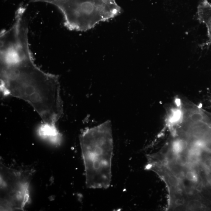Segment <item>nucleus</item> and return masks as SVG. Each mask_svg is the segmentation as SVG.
I'll list each match as a JSON object with an SVG mask.
<instances>
[{
	"mask_svg": "<svg viewBox=\"0 0 211 211\" xmlns=\"http://www.w3.org/2000/svg\"><path fill=\"white\" fill-rule=\"evenodd\" d=\"M177 155L172 149L171 150H169L165 154V159L169 162H172L175 161Z\"/></svg>",
	"mask_w": 211,
	"mask_h": 211,
	"instance_id": "obj_10",
	"label": "nucleus"
},
{
	"mask_svg": "<svg viewBox=\"0 0 211 211\" xmlns=\"http://www.w3.org/2000/svg\"></svg>",
	"mask_w": 211,
	"mask_h": 211,
	"instance_id": "obj_15",
	"label": "nucleus"
},
{
	"mask_svg": "<svg viewBox=\"0 0 211 211\" xmlns=\"http://www.w3.org/2000/svg\"><path fill=\"white\" fill-rule=\"evenodd\" d=\"M188 161L189 162L193 163V164H197L200 161V156H199L189 154L187 157Z\"/></svg>",
	"mask_w": 211,
	"mask_h": 211,
	"instance_id": "obj_11",
	"label": "nucleus"
},
{
	"mask_svg": "<svg viewBox=\"0 0 211 211\" xmlns=\"http://www.w3.org/2000/svg\"><path fill=\"white\" fill-rule=\"evenodd\" d=\"M187 146L186 141L183 140H178L174 143L172 149L176 155H178L185 150Z\"/></svg>",
	"mask_w": 211,
	"mask_h": 211,
	"instance_id": "obj_7",
	"label": "nucleus"
},
{
	"mask_svg": "<svg viewBox=\"0 0 211 211\" xmlns=\"http://www.w3.org/2000/svg\"><path fill=\"white\" fill-rule=\"evenodd\" d=\"M61 12L69 30L85 31L119 14L116 0H56L53 4Z\"/></svg>",
	"mask_w": 211,
	"mask_h": 211,
	"instance_id": "obj_3",
	"label": "nucleus"
},
{
	"mask_svg": "<svg viewBox=\"0 0 211 211\" xmlns=\"http://www.w3.org/2000/svg\"><path fill=\"white\" fill-rule=\"evenodd\" d=\"M168 182L169 184L173 187H176L179 185L178 179L174 176H169L168 178Z\"/></svg>",
	"mask_w": 211,
	"mask_h": 211,
	"instance_id": "obj_12",
	"label": "nucleus"
},
{
	"mask_svg": "<svg viewBox=\"0 0 211 211\" xmlns=\"http://www.w3.org/2000/svg\"><path fill=\"white\" fill-rule=\"evenodd\" d=\"M198 18L207 29L209 41L207 44L211 45V4L207 0H203L200 3L197 12Z\"/></svg>",
	"mask_w": 211,
	"mask_h": 211,
	"instance_id": "obj_5",
	"label": "nucleus"
},
{
	"mask_svg": "<svg viewBox=\"0 0 211 211\" xmlns=\"http://www.w3.org/2000/svg\"><path fill=\"white\" fill-rule=\"evenodd\" d=\"M86 177L90 189H108L111 183L113 141L111 122L87 128L79 136Z\"/></svg>",
	"mask_w": 211,
	"mask_h": 211,
	"instance_id": "obj_2",
	"label": "nucleus"
},
{
	"mask_svg": "<svg viewBox=\"0 0 211 211\" xmlns=\"http://www.w3.org/2000/svg\"><path fill=\"white\" fill-rule=\"evenodd\" d=\"M184 203V199L183 198H178L175 200V204L176 205H181Z\"/></svg>",
	"mask_w": 211,
	"mask_h": 211,
	"instance_id": "obj_13",
	"label": "nucleus"
},
{
	"mask_svg": "<svg viewBox=\"0 0 211 211\" xmlns=\"http://www.w3.org/2000/svg\"><path fill=\"white\" fill-rule=\"evenodd\" d=\"M35 170L0 166L1 211L23 210L30 201V186Z\"/></svg>",
	"mask_w": 211,
	"mask_h": 211,
	"instance_id": "obj_4",
	"label": "nucleus"
},
{
	"mask_svg": "<svg viewBox=\"0 0 211 211\" xmlns=\"http://www.w3.org/2000/svg\"><path fill=\"white\" fill-rule=\"evenodd\" d=\"M175 161L176 164L180 166L185 165L189 162L187 157L180 154L177 156Z\"/></svg>",
	"mask_w": 211,
	"mask_h": 211,
	"instance_id": "obj_8",
	"label": "nucleus"
},
{
	"mask_svg": "<svg viewBox=\"0 0 211 211\" xmlns=\"http://www.w3.org/2000/svg\"><path fill=\"white\" fill-rule=\"evenodd\" d=\"M28 34L25 26H13L1 32V90L4 95L28 103L43 124L56 128L64 114L59 78L43 71L35 64Z\"/></svg>",
	"mask_w": 211,
	"mask_h": 211,
	"instance_id": "obj_1",
	"label": "nucleus"
},
{
	"mask_svg": "<svg viewBox=\"0 0 211 211\" xmlns=\"http://www.w3.org/2000/svg\"><path fill=\"white\" fill-rule=\"evenodd\" d=\"M38 133L42 138L49 140L53 144L57 145L60 144L61 135L56 128L43 124L40 127Z\"/></svg>",
	"mask_w": 211,
	"mask_h": 211,
	"instance_id": "obj_6",
	"label": "nucleus"
},
{
	"mask_svg": "<svg viewBox=\"0 0 211 211\" xmlns=\"http://www.w3.org/2000/svg\"><path fill=\"white\" fill-rule=\"evenodd\" d=\"M56 0H30L31 2H37V1H41V2H45L50 3H53Z\"/></svg>",
	"mask_w": 211,
	"mask_h": 211,
	"instance_id": "obj_14",
	"label": "nucleus"
},
{
	"mask_svg": "<svg viewBox=\"0 0 211 211\" xmlns=\"http://www.w3.org/2000/svg\"><path fill=\"white\" fill-rule=\"evenodd\" d=\"M185 177L189 181L196 182L198 181V178L196 174L192 171H189L185 175Z\"/></svg>",
	"mask_w": 211,
	"mask_h": 211,
	"instance_id": "obj_9",
	"label": "nucleus"
}]
</instances>
